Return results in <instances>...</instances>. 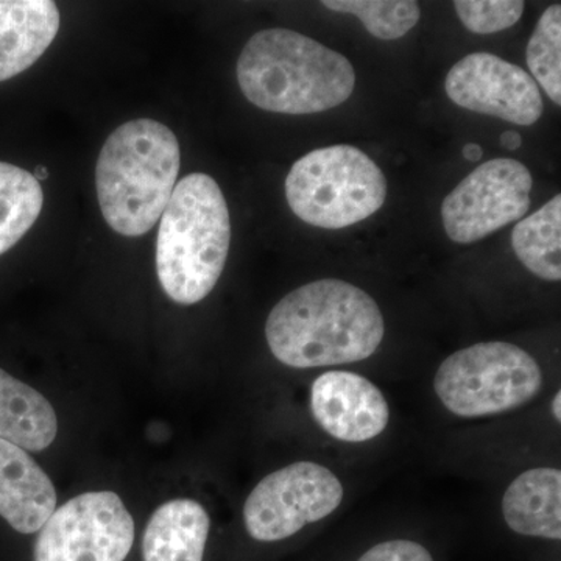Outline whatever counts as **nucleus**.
Masks as SVG:
<instances>
[{
  "label": "nucleus",
  "mask_w": 561,
  "mask_h": 561,
  "mask_svg": "<svg viewBox=\"0 0 561 561\" xmlns=\"http://www.w3.org/2000/svg\"><path fill=\"white\" fill-rule=\"evenodd\" d=\"M386 335L381 308L348 280L319 279L280 298L265 321L273 357L297 370L368 359Z\"/></svg>",
  "instance_id": "obj_1"
},
{
  "label": "nucleus",
  "mask_w": 561,
  "mask_h": 561,
  "mask_svg": "<svg viewBox=\"0 0 561 561\" xmlns=\"http://www.w3.org/2000/svg\"><path fill=\"white\" fill-rule=\"evenodd\" d=\"M238 81L257 108L302 116L348 101L356 72L348 58L319 41L287 28H268L251 36L243 47Z\"/></svg>",
  "instance_id": "obj_2"
},
{
  "label": "nucleus",
  "mask_w": 561,
  "mask_h": 561,
  "mask_svg": "<svg viewBox=\"0 0 561 561\" xmlns=\"http://www.w3.org/2000/svg\"><path fill=\"white\" fill-rule=\"evenodd\" d=\"M180 172V144L161 122L135 119L103 144L95 168L99 205L111 230L147 234L171 201Z\"/></svg>",
  "instance_id": "obj_3"
},
{
  "label": "nucleus",
  "mask_w": 561,
  "mask_h": 561,
  "mask_svg": "<svg viewBox=\"0 0 561 561\" xmlns=\"http://www.w3.org/2000/svg\"><path fill=\"white\" fill-rule=\"evenodd\" d=\"M231 242L224 192L206 173L179 181L161 216L157 273L162 290L183 306L205 300L219 283Z\"/></svg>",
  "instance_id": "obj_4"
},
{
  "label": "nucleus",
  "mask_w": 561,
  "mask_h": 561,
  "mask_svg": "<svg viewBox=\"0 0 561 561\" xmlns=\"http://www.w3.org/2000/svg\"><path fill=\"white\" fill-rule=\"evenodd\" d=\"M291 213L323 230H342L382 208L387 180L367 153L354 146H331L305 154L286 179Z\"/></svg>",
  "instance_id": "obj_5"
},
{
  "label": "nucleus",
  "mask_w": 561,
  "mask_h": 561,
  "mask_svg": "<svg viewBox=\"0 0 561 561\" xmlns=\"http://www.w3.org/2000/svg\"><path fill=\"white\" fill-rule=\"evenodd\" d=\"M537 359L508 342H483L446 357L434 376L435 397L459 419H485L522 409L540 394Z\"/></svg>",
  "instance_id": "obj_6"
},
{
  "label": "nucleus",
  "mask_w": 561,
  "mask_h": 561,
  "mask_svg": "<svg viewBox=\"0 0 561 561\" xmlns=\"http://www.w3.org/2000/svg\"><path fill=\"white\" fill-rule=\"evenodd\" d=\"M345 486L331 468L294 461L265 476L243 504V526L254 541L278 542L341 507Z\"/></svg>",
  "instance_id": "obj_7"
},
{
  "label": "nucleus",
  "mask_w": 561,
  "mask_h": 561,
  "mask_svg": "<svg viewBox=\"0 0 561 561\" xmlns=\"http://www.w3.org/2000/svg\"><path fill=\"white\" fill-rule=\"evenodd\" d=\"M136 524L119 494L88 491L58 507L38 531L33 561H125Z\"/></svg>",
  "instance_id": "obj_8"
},
{
  "label": "nucleus",
  "mask_w": 561,
  "mask_h": 561,
  "mask_svg": "<svg viewBox=\"0 0 561 561\" xmlns=\"http://www.w3.org/2000/svg\"><path fill=\"white\" fill-rule=\"evenodd\" d=\"M531 186L530 171L522 162H483L443 201L446 234L453 242L472 243L523 219L530 208Z\"/></svg>",
  "instance_id": "obj_9"
},
{
  "label": "nucleus",
  "mask_w": 561,
  "mask_h": 561,
  "mask_svg": "<svg viewBox=\"0 0 561 561\" xmlns=\"http://www.w3.org/2000/svg\"><path fill=\"white\" fill-rule=\"evenodd\" d=\"M445 90L460 108L529 127L542 116L541 91L530 73L485 51L467 55L446 76Z\"/></svg>",
  "instance_id": "obj_10"
},
{
  "label": "nucleus",
  "mask_w": 561,
  "mask_h": 561,
  "mask_svg": "<svg viewBox=\"0 0 561 561\" xmlns=\"http://www.w3.org/2000/svg\"><path fill=\"white\" fill-rule=\"evenodd\" d=\"M312 419L334 440L360 445L381 437L391 409L383 391L359 373L330 370L313 379Z\"/></svg>",
  "instance_id": "obj_11"
},
{
  "label": "nucleus",
  "mask_w": 561,
  "mask_h": 561,
  "mask_svg": "<svg viewBox=\"0 0 561 561\" xmlns=\"http://www.w3.org/2000/svg\"><path fill=\"white\" fill-rule=\"evenodd\" d=\"M57 490L28 451L0 438V516L20 534H38L57 511Z\"/></svg>",
  "instance_id": "obj_12"
},
{
  "label": "nucleus",
  "mask_w": 561,
  "mask_h": 561,
  "mask_svg": "<svg viewBox=\"0 0 561 561\" xmlns=\"http://www.w3.org/2000/svg\"><path fill=\"white\" fill-rule=\"evenodd\" d=\"M60 22L50 0H0V81L32 68L57 38Z\"/></svg>",
  "instance_id": "obj_13"
},
{
  "label": "nucleus",
  "mask_w": 561,
  "mask_h": 561,
  "mask_svg": "<svg viewBox=\"0 0 561 561\" xmlns=\"http://www.w3.org/2000/svg\"><path fill=\"white\" fill-rule=\"evenodd\" d=\"M502 516L508 529L523 537L561 540V471L529 468L516 476L502 494Z\"/></svg>",
  "instance_id": "obj_14"
},
{
  "label": "nucleus",
  "mask_w": 561,
  "mask_h": 561,
  "mask_svg": "<svg viewBox=\"0 0 561 561\" xmlns=\"http://www.w3.org/2000/svg\"><path fill=\"white\" fill-rule=\"evenodd\" d=\"M210 516L202 502L175 497L151 513L144 529L142 561H203Z\"/></svg>",
  "instance_id": "obj_15"
},
{
  "label": "nucleus",
  "mask_w": 561,
  "mask_h": 561,
  "mask_svg": "<svg viewBox=\"0 0 561 561\" xmlns=\"http://www.w3.org/2000/svg\"><path fill=\"white\" fill-rule=\"evenodd\" d=\"M57 435L58 416L50 401L0 368V438L39 453L49 448Z\"/></svg>",
  "instance_id": "obj_16"
},
{
  "label": "nucleus",
  "mask_w": 561,
  "mask_h": 561,
  "mask_svg": "<svg viewBox=\"0 0 561 561\" xmlns=\"http://www.w3.org/2000/svg\"><path fill=\"white\" fill-rule=\"evenodd\" d=\"M516 257L537 278L561 279V195L519 220L512 232Z\"/></svg>",
  "instance_id": "obj_17"
},
{
  "label": "nucleus",
  "mask_w": 561,
  "mask_h": 561,
  "mask_svg": "<svg viewBox=\"0 0 561 561\" xmlns=\"http://www.w3.org/2000/svg\"><path fill=\"white\" fill-rule=\"evenodd\" d=\"M43 203V187L33 173L0 161V256L27 234Z\"/></svg>",
  "instance_id": "obj_18"
},
{
  "label": "nucleus",
  "mask_w": 561,
  "mask_h": 561,
  "mask_svg": "<svg viewBox=\"0 0 561 561\" xmlns=\"http://www.w3.org/2000/svg\"><path fill=\"white\" fill-rule=\"evenodd\" d=\"M323 5L337 13L354 14L371 36L383 41L408 35L421 14L413 0H324Z\"/></svg>",
  "instance_id": "obj_19"
},
{
  "label": "nucleus",
  "mask_w": 561,
  "mask_h": 561,
  "mask_svg": "<svg viewBox=\"0 0 561 561\" xmlns=\"http://www.w3.org/2000/svg\"><path fill=\"white\" fill-rule=\"evenodd\" d=\"M527 66L556 105H561V7H548L527 44ZM538 87V88H540Z\"/></svg>",
  "instance_id": "obj_20"
},
{
  "label": "nucleus",
  "mask_w": 561,
  "mask_h": 561,
  "mask_svg": "<svg viewBox=\"0 0 561 561\" xmlns=\"http://www.w3.org/2000/svg\"><path fill=\"white\" fill-rule=\"evenodd\" d=\"M454 7L468 31L491 35L518 24L526 3L522 0H457Z\"/></svg>",
  "instance_id": "obj_21"
},
{
  "label": "nucleus",
  "mask_w": 561,
  "mask_h": 561,
  "mask_svg": "<svg viewBox=\"0 0 561 561\" xmlns=\"http://www.w3.org/2000/svg\"><path fill=\"white\" fill-rule=\"evenodd\" d=\"M357 561H434V559L420 542L389 540L373 546Z\"/></svg>",
  "instance_id": "obj_22"
},
{
  "label": "nucleus",
  "mask_w": 561,
  "mask_h": 561,
  "mask_svg": "<svg viewBox=\"0 0 561 561\" xmlns=\"http://www.w3.org/2000/svg\"><path fill=\"white\" fill-rule=\"evenodd\" d=\"M500 140H501V146L504 147V149L508 150V151L518 150L523 144L522 135H519V133L512 131V130L502 133Z\"/></svg>",
  "instance_id": "obj_23"
},
{
  "label": "nucleus",
  "mask_w": 561,
  "mask_h": 561,
  "mask_svg": "<svg viewBox=\"0 0 561 561\" xmlns=\"http://www.w3.org/2000/svg\"><path fill=\"white\" fill-rule=\"evenodd\" d=\"M482 154V147L478 146V144H467V146L463 147V157L467 158L468 161H481Z\"/></svg>",
  "instance_id": "obj_24"
},
{
  "label": "nucleus",
  "mask_w": 561,
  "mask_h": 561,
  "mask_svg": "<svg viewBox=\"0 0 561 561\" xmlns=\"http://www.w3.org/2000/svg\"><path fill=\"white\" fill-rule=\"evenodd\" d=\"M560 401H561V393L559 390V391H557L556 397H553V400H552V416H553V420L557 421V423H560V421H561Z\"/></svg>",
  "instance_id": "obj_25"
},
{
  "label": "nucleus",
  "mask_w": 561,
  "mask_h": 561,
  "mask_svg": "<svg viewBox=\"0 0 561 561\" xmlns=\"http://www.w3.org/2000/svg\"><path fill=\"white\" fill-rule=\"evenodd\" d=\"M33 176H35L36 180L43 181L46 179H49V172H47L46 168H36L35 173H33Z\"/></svg>",
  "instance_id": "obj_26"
}]
</instances>
